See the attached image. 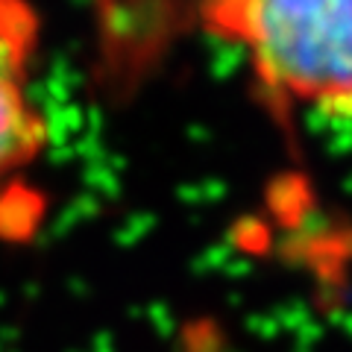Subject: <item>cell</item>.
Returning <instances> with one entry per match:
<instances>
[{"mask_svg":"<svg viewBox=\"0 0 352 352\" xmlns=\"http://www.w3.org/2000/svg\"><path fill=\"white\" fill-rule=\"evenodd\" d=\"M200 21L279 103L352 124V0H200Z\"/></svg>","mask_w":352,"mask_h":352,"instance_id":"6da1fadb","label":"cell"},{"mask_svg":"<svg viewBox=\"0 0 352 352\" xmlns=\"http://www.w3.org/2000/svg\"><path fill=\"white\" fill-rule=\"evenodd\" d=\"M41 30L32 0H0V182L32 168L50 147V120L32 91Z\"/></svg>","mask_w":352,"mask_h":352,"instance_id":"7a4b0ae2","label":"cell"}]
</instances>
